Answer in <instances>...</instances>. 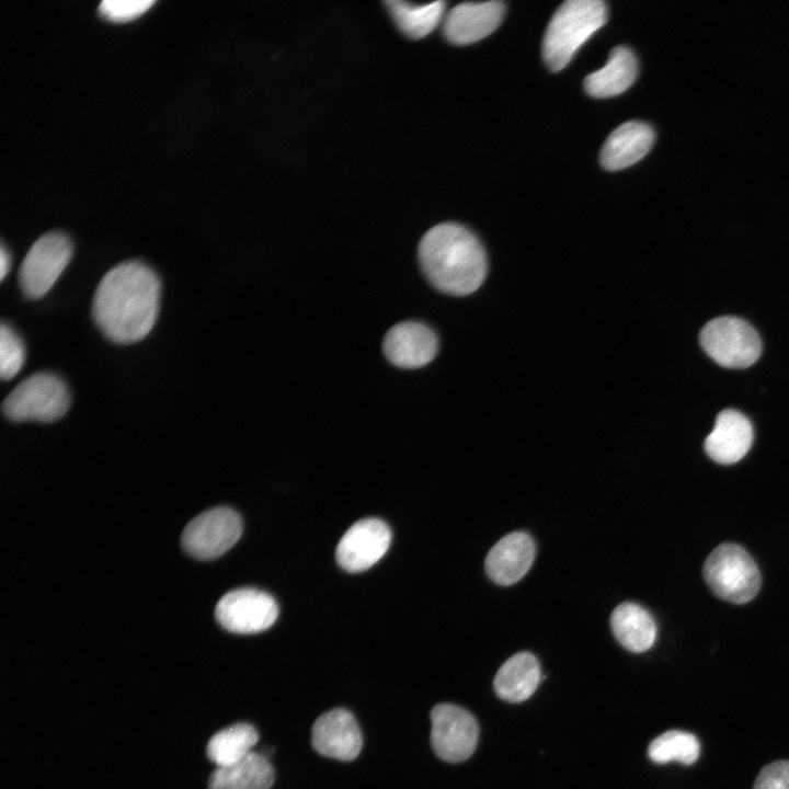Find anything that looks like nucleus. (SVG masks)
I'll list each match as a JSON object with an SVG mask.
<instances>
[{
	"mask_svg": "<svg viewBox=\"0 0 789 789\" xmlns=\"http://www.w3.org/2000/svg\"><path fill=\"white\" fill-rule=\"evenodd\" d=\"M161 284L144 262L130 260L112 267L100 281L92 318L111 341L129 344L152 330L160 308Z\"/></svg>",
	"mask_w": 789,
	"mask_h": 789,
	"instance_id": "obj_1",
	"label": "nucleus"
},
{
	"mask_svg": "<svg viewBox=\"0 0 789 789\" xmlns=\"http://www.w3.org/2000/svg\"><path fill=\"white\" fill-rule=\"evenodd\" d=\"M418 254L428 282L451 296L472 294L488 274V258L480 240L456 222H442L426 231Z\"/></svg>",
	"mask_w": 789,
	"mask_h": 789,
	"instance_id": "obj_2",
	"label": "nucleus"
},
{
	"mask_svg": "<svg viewBox=\"0 0 789 789\" xmlns=\"http://www.w3.org/2000/svg\"><path fill=\"white\" fill-rule=\"evenodd\" d=\"M607 21L601 0H568L552 15L542 41V56L552 71L562 70L578 49Z\"/></svg>",
	"mask_w": 789,
	"mask_h": 789,
	"instance_id": "obj_3",
	"label": "nucleus"
},
{
	"mask_svg": "<svg viewBox=\"0 0 789 789\" xmlns=\"http://www.w3.org/2000/svg\"><path fill=\"white\" fill-rule=\"evenodd\" d=\"M702 575L716 596L739 605L752 601L762 584L755 561L743 547L733 542H723L710 552Z\"/></svg>",
	"mask_w": 789,
	"mask_h": 789,
	"instance_id": "obj_4",
	"label": "nucleus"
},
{
	"mask_svg": "<svg viewBox=\"0 0 789 789\" xmlns=\"http://www.w3.org/2000/svg\"><path fill=\"white\" fill-rule=\"evenodd\" d=\"M70 407L66 382L49 371H37L19 382L2 402L3 414L14 422H55Z\"/></svg>",
	"mask_w": 789,
	"mask_h": 789,
	"instance_id": "obj_5",
	"label": "nucleus"
},
{
	"mask_svg": "<svg viewBox=\"0 0 789 789\" xmlns=\"http://www.w3.org/2000/svg\"><path fill=\"white\" fill-rule=\"evenodd\" d=\"M699 340L702 350L727 368H746L762 353L757 331L737 317L723 316L710 320L701 329Z\"/></svg>",
	"mask_w": 789,
	"mask_h": 789,
	"instance_id": "obj_6",
	"label": "nucleus"
},
{
	"mask_svg": "<svg viewBox=\"0 0 789 789\" xmlns=\"http://www.w3.org/2000/svg\"><path fill=\"white\" fill-rule=\"evenodd\" d=\"M73 244L60 231L41 236L28 249L20 271L19 284L23 294L38 299L47 294L70 262Z\"/></svg>",
	"mask_w": 789,
	"mask_h": 789,
	"instance_id": "obj_7",
	"label": "nucleus"
},
{
	"mask_svg": "<svg viewBox=\"0 0 789 789\" xmlns=\"http://www.w3.org/2000/svg\"><path fill=\"white\" fill-rule=\"evenodd\" d=\"M242 529V519L236 511L218 506L194 517L183 530L181 544L192 557L211 560L228 551Z\"/></svg>",
	"mask_w": 789,
	"mask_h": 789,
	"instance_id": "obj_8",
	"label": "nucleus"
},
{
	"mask_svg": "<svg viewBox=\"0 0 789 789\" xmlns=\"http://www.w3.org/2000/svg\"><path fill=\"white\" fill-rule=\"evenodd\" d=\"M278 606L268 593L251 587L226 593L217 603L218 624L235 633H256L268 629L277 619Z\"/></svg>",
	"mask_w": 789,
	"mask_h": 789,
	"instance_id": "obj_9",
	"label": "nucleus"
},
{
	"mask_svg": "<svg viewBox=\"0 0 789 789\" xmlns=\"http://www.w3.org/2000/svg\"><path fill=\"white\" fill-rule=\"evenodd\" d=\"M430 717L431 743L439 758L459 763L472 755L479 725L470 712L451 704H441L432 709Z\"/></svg>",
	"mask_w": 789,
	"mask_h": 789,
	"instance_id": "obj_10",
	"label": "nucleus"
},
{
	"mask_svg": "<svg viewBox=\"0 0 789 789\" xmlns=\"http://www.w3.org/2000/svg\"><path fill=\"white\" fill-rule=\"evenodd\" d=\"M391 530L379 518H364L353 524L340 539L335 558L348 572H361L373 567L387 552Z\"/></svg>",
	"mask_w": 789,
	"mask_h": 789,
	"instance_id": "obj_11",
	"label": "nucleus"
},
{
	"mask_svg": "<svg viewBox=\"0 0 789 789\" xmlns=\"http://www.w3.org/2000/svg\"><path fill=\"white\" fill-rule=\"evenodd\" d=\"M382 351L397 367L420 368L436 356L438 339L428 325L419 321H403L388 330Z\"/></svg>",
	"mask_w": 789,
	"mask_h": 789,
	"instance_id": "obj_12",
	"label": "nucleus"
},
{
	"mask_svg": "<svg viewBox=\"0 0 789 789\" xmlns=\"http://www.w3.org/2000/svg\"><path fill=\"white\" fill-rule=\"evenodd\" d=\"M311 744L323 756L350 762L358 756L363 740L353 714L339 708L321 714L315 721Z\"/></svg>",
	"mask_w": 789,
	"mask_h": 789,
	"instance_id": "obj_13",
	"label": "nucleus"
},
{
	"mask_svg": "<svg viewBox=\"0 0 789 789\" xmlns=\"http://www.w3.org/2000/svg\"><path fill=\"white\" fill-rule=\"evenodd\" d=\"M504 12L505 7L501 1L460 3L444 18V35L456 45L478 42L500 25Z\"/></svg>",
	"mask_w": 789,
	"mask_h": 789,
	"instance_id": "obj_14",
	"label": "nucleus"
},
{
	"mask_svg": "<svg viewBox=\"0 0 789 789\" xmlns=\"http://www.w3.org/2000/svg\"><path fill=\"white\" fill-rule=\"evenodd\" d=\"M754 438L750 420L733 409L721 411L713 430L706 437L704 448L716 462L732 465L741 460L750 450Z\"/></svg>",
	"mask_w": 789,
	"mask_h": 789,
	"instance_id": "obj_15",
	"label": "nucleus"
},
{
	"mask_svg": "<svg viewBox=\"0 0 789 789\" xmlns=\"http://www.w3.org/2000/svg\"><path fill=\"white\" fill-rule=\"evenodd\" d=\"M535 559V542L523 531L511 533L501 538L485 558V572L496 584L507 586L519 581L530 569Z\"/></svg>",
	"mask_w": 789,
	"mask_h": 789,
	"instance_id": "obj_16",
	"label": "nucleus"
},
{
	"mask_svg": "<svg viewBox=\"0 0 789 789\" xmlns=\"http://www.w3.org/2000/svg\"><path fill=\"white\" fill-rule=\"evenodd\" d=\"M654 141L653 128L638 121L621 124L605 140L599 162L608 171L628 168L641 160Z\"/></svg>",
	"mask_w": 789,
	"mask_h": 789,
	"instance_id": "obj_17",
	"label": "nucleus"
},
{
	"mask_svg": "<svg viewBox=\"0 0 789 789\" xmlns=\"http://www.w3.org/2000/svg\"><path fill=\"white\" fill-rule=\"evenodd\" d=\"M541 678L536 656L529 652H518L499 668L493 687L501 699L521 702L535 693Z\"/></svg>",
	"mask_w": 789,
	"mask_h": 789,
	"instance_id": "obj_18",
	"label": "nucleus"
},
{
	"mask_svg": "<svg viewBox=\"0 0 789 789\" xmlns=\"http://www.w3.org/2000/svg\"><path fill=\"white\" fill-rule=\"evenodd\" d=\"M638 64L633 53L625 47H615L606 65L588 75L584 80L585 91L594 98L615 96L626 91L636 80Z\"/></svg>",
	"mask_w": 789,
	"mask_h": 789,
	"instance_id": "obj_19",
	"label": "nucleus"
},
{
	"mask_svg": "<svg viewBox=\"0 0 789 789\" xmlns=\"http://www.w3.org/2000/svg\"><path fill=\"white\" fill-rule=\"evenodd\" d=\"M615 638L627 650L641 653L656 639V624L647 609L634 603L618 605L610 616Z\"/></svg>",
	"mask_w": 789,
	"mask_h": 789,
	"instance_id": "obj_20",
	"label": "nucleus"
},
{
	"mask_svg": "<svg viewBox=\"0 0 789 789\" xmlns=\"http://www.w3.org/2000/svg\"><path fill=\"white\" fill-rule=\"evenodd\" d=\"M274 770L264 754L251 752L241 761L217 767L208 779V789H270Z\"/></svg>",
	"mask_w": 789,
	"mask_h": 789,
	"instance_id": "obj_21",
	"label": "nucleus"
},
{
	"mask_svg": "<svg viewBox=\"0 0 789 789\" xmlns=\"http://www.w3.org/2000/svg\"><path fill=\"white\" fill-rule=\"evenodd\" d=\"M259 741V733L249 723H236L215 733L207 743V757L225 767L244 758Z\"/></svg>",
	"mask_w": 789,
	"mask_h": 789,
	"instance_id": "obj_22",
	"label": "nucleus"
},
{
	"mask_svg": "<svg viewBox=\"0 0 789 789\" xmlns=\"http://www.w3.org/2000/svg\"><path fill=\"white\" fill-rule=\"evenodd\" d=\"M386 4L400 30L411 38H421L431 33L442 20L445 10L444 1L414 4L390 0Z\"/></svg>",
	"mask_w": 789,
	"mask_h": 789,
	"instance_id": "obj_23",
	"label": "nucleus"
},
{
	"mask_svg": "<svg viewBox=\"0 0 789 789\" xmlns=\"http://www.w3.org/2000/svg\"><path fill=\"white\" fill-rule=\"evenodd\" d=\"M648 754L650 759L658 764L675 761L684 765H691L699 757L700 744L691 733L671 730L651 742Z\"/></svg>",
	"mask_w": 789,
	"mask_h": 789,
	"instance_id": "obj_24",
	"label": "nucleus"
},
{
	"mask_svg": "<svg viewBox=\"0 0 789 789\" xmlns=\"http://www.w3.org/2000/svg\"><path fill=\"white\" fill-rule=\"evenodd\" d=\"M25 361V346L14 329L2 322L0 325V375L2 380L12 379Z\"/></svg>",
	"mask_w": 789,
	"mask_h": 789,
	"instance_id": "obj_25",
	"label": "nucleus"
},
{
	"mask_svg": "<svg viewBox=\"0 0 789 789\" xmlns=\"http://www.w3.org/2000/svg\"><path fill=\"white\" fill-rule=\"evenodd\" d=\"M155 0H104L99 5L100 14L114 22L133 20L146 12Z\"/></svg>",
	"mask_w": 789,
	"mask_h": 789,
	"instance_id": "obj_26",
	"label": "nucleus"
},
{
	"mask_svg": "<svg viewBox=\"0 0 789 789\" xmlns=\"http://www.w3.org/2000/svg\"><path fill=\"white\" fill-rule=\"evenodd\" d=\"M754 789H789V761L766 765L758 774Z\"/></svg>",
	"mask_w": 789,
	"mask_h": 789,
	"instance_id": "obj_27",
	"label": "nucleus"
},
{
	"mask_svg": "<svg viewBox=\"0 0 789 789\" xmlns=\"http://www.w3.org/2000/svg\"><path fill=\"white\" fill-rule=\"evenodd\" d=\"M11 266L10 253L7 251L3 244H1L0 251V274L1 279H4Z\"/></svg>",
	"mask_w": 789,
	"mask_h": 789,
	"instance_id": "obj_28",
	"label": "nucleus"
}]
</instances>
